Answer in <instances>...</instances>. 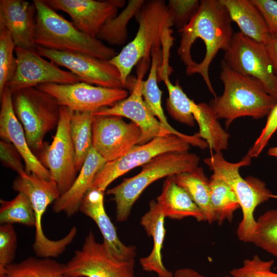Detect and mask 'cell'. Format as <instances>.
Wrapping results in <instances>:
<instances>
[{"instance_id": "1", "label": "cell", "mask_w": 277, "mask_h": 277, "mask_svg": "<svg viewBox=\"0 0 277 277\" xmlns=\"http://www.w3.org/2000/svg\"><path fill=\"white\" fill-rule=\"evenodd\" d=\"M229 12L221 0H201L189 23L179 30L181 37L177 54L186 73L200 74L210 92L215 94L209 68L220 50L226 51L234 34Z\"/></svg>"}, {"instance_id": "24", "label": "cell", "mask_w": 277, "mask_h": 277, "mask_svg": "<svg viewBox=\"0 0 277 277\" xmlns=\"http://www.w3.org/2000/svg\"><path fill=\"white\" fill-rule=\"evenodd\" d=\"M165 218L156 202L152 200L149 210L142 217L141 223L147 234L152 236L153 248L148 256L141 258L140 263L143 270L154 272L159 277H173L172 272L165 267L162 261L161 250L165 235Z\"/></svg>"}, {"instance_id": "17", "label": "cell", "mask_w": 277, "mask_h": 277, "mask_svg": "<svg viewBox=\"0 0 277 277\" xmlns=\"http://www.w3.org/2000/svg\"><path fill=\"white\" fill-rule=\"evenodd\" d=\"M15 54L16 69L13 77L6 86L12 93L44 84H68L81 82L73 73L45 60L36 51L16 47Z\"/></svg>"}, {"instance_id": "5", "label": "cell", "mask_w": 277, "mask_h": 277, "mask_svg": "<svg viewBox=\"0 0 277 277\" xmlns=\"http://www.w3.org/2000/svg\"><path fill=\"white\" fill-rule=\"evenodd\" d=\"M134 16L138 23L135 37L109 61L118 70L124 88L133 67L141 61L150 63L152 48L162 45L164 35L173 26L164 1H146Z\"/></svg>"}, {"instance_id": "39", "label": "cell", "mask_w": 277, "mask_h": 277, "mask_svg": "<svg viewBox=\"0 0 277 277\" xmlns=\"http://www.w3.org/2000/svg\"><path fill=\"white\" fill-rule=\"evenodd\" d=\"M17 247V236L12 224L0 226V274L13 263Z\"/></svg>"}, {"instance_id": "31", "label": "cell", "mask_w": 277, "mask_h": 277, "mask_svg": "<svg viewBox=\"0 0 277 277\" xmlns=\"http://www.w3.org/2000/svg\"><path fill=\"white\" fill-rule=\"evenodd\" d=\"M92 112H74L70 121V136L75 152V163L80 172L92 147Z\"/></svg>"}, {"instance_id": "36", "label": "cell", "mask_w": 277, "mask_h": 277, "mask_svg": "<svg viewBox=\"0 0 277 277\" xmlns=\"http://www.w3.org/2000/svg\"><path fill=\"white\" fill-rule=\"evenodd\" d=\"M15 45L7 29L0 26V95L13 77L17 67Z\"/></svg>"}, {"instance_id": "3", "label": "cell", "mask_w": 277, "mask_h": 277, "mask_svg": "<svg viewBox=\"0 0 277 277\" xmlns=\"http://www.w3.org/2000/svg\"><path fill=\"white\" fill-rule=\"evenodd\" d=\"M36 8L34 42L46 49L77 52L109 61L118 53L96 37L79 30L44 0H34Z\"/></svg>"}, {"instance_id": "35", "label": "cell", "mask_w": 277, "mask_h": 277, "mask_svg": "<svg viewBox=\"0 0 277 277\" xmlns=\"http://www.w3.org/2000/svg\"><path fill=\"white\" fill-rule=\"evenodd\" d=\"M252 243L277 258V209L266 211L256 220Z\"/></svg>"}, {"instance_id": "16", "label": "cell", "mask_w": 277, "mask_h": 277, "mask_svg": "<svg viewBox=\"0 0 277 277\" xmlns=\"http://www.w3.org/2000/svg\"><path fill=\"white\" fill-rule=\"evenodd\" d=\"M140 62L137 78L134 82L130 95L111 107L100 109L92 114L118 116L130 119L141 129V136L138 145H143L155 137L171 133L162 127L144 100L142 93L143 77L149 64Z\"/></svg>"}, {"instance_id": "6", "label": "cell", "mask_w": 277, "mask_h": 277, "mask_svg": "<svg viewBox=\"0 0 277 277\" xmlns=\"http://www.w3.org/2000/svg\"><path fill=\"white\" fill-rule=\"evenodd\" d=\"M199 161L196 154L188 152L164 153L142 166L136 175L107 190V194L112 195L115 203L116 220L121 222L128 219L133 204L149 185L164 177L193 171Z\"/></svg>"}, {"instance_id": "27", "label": "cell", "mask_w": 277, "mask_h": 277, "mask_svg": "<svg viewBox=\"0 0 277 277\" xmlns=\"http://www.w3.org/2000/svg\"><path fill=\"white\" fill-rule=\"evenodd\" d=\"M221 1L242 33L257 42L265 44L269 34L268 29L262 14L251 0Z\"/></svg>"}, {"instance_id": "8", "label": "cell", "mask_w": 277, "mask_h": 277, "mask_svg": "<svg viewBox=\"0 0 277 277\" xmlns=\"http://www.w3.org/2000/svg\"><path fill=\"white\" fill-rule=\"evenodd\" d=\"M13 108L34 154L43 147L46 134L56 128L60 108L56 100L37 87H29L12 93Z\"/></svg>"}, {"instance_id": "37", "label": "cell", "mask_w": 277, "mask_h": 277, "mask_svg": "<svg viewBox=\"0 0 277 277\" xmlns=\"http://www.w3.org/2000/svg\"><path fill=\"white\" fill-rule=\"evenodd\" d=\"M200 4L197 0H169L167 7L173 26L178 31L185 27L196 13Z\"/></svg>"}, {"instance_id": "20", "label": "cell", "mask_w": 277, "mask_h": 277, "mask_svg": "<svg viewBox=\"0 0 277 277\" xmlns=\"http://www.w3.org/2000/svg\"><path fill=\"white\" fill-rule=\"evenodd\" d=\"M36 8L24 0L0 1V26L8 30L16 47L36 51Z\"/></svg>"}, {"instance_id": "12", "label": "cell", "mask_w": 277, "mask_h": 277, "mask_svg": "<svg viewBox=\"0 0 277 277\" xmlns=\"http://www.w3.org/2000/svg\"><path fill=\"white\" fill-rule=\"evenodd\" d=\"M190 146L184 139L172 134L157 136L144 144L136 145L121 157L106 162L96 174L91 189L105 191L113 181L132 169L142 166L164 153L188 152Z\"/></svg>"}, {"instance_id": "7", "label": "cell", "mask_w": 277, "mask_h": 277, "mask_svg": "<svg viewBox=\"0 0 277 277\" xmlns=\"http://www.w3.org/2000/svg\"><path fill=\"white\" fill-rule=\"evenodd\" d=\"M12 187L15 191L26 194L32 204L35 217V232L32 247L36 256L42 258L58 256L73 241L77 229L75 226L72 227L64 237L55 241L48 239L43 232L42 217L48 206L61 195L56 182L26 172L17 175Z\"/></svg>"}, {"instance_id": "28", "label": "cell", "mask_w": 277, "mask_h": 277, "mask_svg": "<svg viewBox=\"0 0 277 277\" xmlns=\"http://www.w3.org/2000/svg\"><path fill=\"white\" fill-rule=\"evenodd\" d=\"M175 182L183 188L204 214L207 221L212 224L216 221L210 197V180L202 168L173 175Z\"/></svg>"}, {"instance_id": "18", "label": "cell", "mask_w": 277, "mask_h": 277, "mask_svg": "<svg viewBox=\"0 0 277 277\" xmlns=\"http://www.w3.org/2000/svg\"><path fill=\"white\" fill-rule=\"evenodd\" d=\"M51 8L67 13L81 31L94 37L102 27L117 15L125 1L44 0Z\"/></svg>"}, {"instance_id": "29", "label": "cell", "mask_w": 277, "mask_h": 277, "mask_svg": "<svg viewBox=\"0 0 277 277\" xmlns=\"http://www.w3.org/2000/svg\"><path fill=\"white\" fill-rule=\"evenodd\" d=\"M193 115L199 127L198 133L210 150L219 152L226 149L230 135L220 125L210 106L205 103H195Z\"/></svg>"}, {"instance_id": "33", "label": "cell", "mask_w": 277, "mask_h": 277, "mask_svg": "<svg viewBox=\"0 0 277 277\" xmlns=\"http://www.w3.org/2000/svg\"><path fill=\"white\" fill-rule=\"evenodd\" d=\"M146 1H129L126 7L114 18L107 22L101 28L96 38L112 45H122L127 39V25L135 16Z\"/></svg>"}, {"instance_id": "14", "label": "cell", "mask_w": 277, "mask_h": 277, "mask_svg": "<svg viewBox=\"0 0 277 277\" xmlns=\"http://www.w3.org/2000/svg\"><path fill=\"white\" fill-rule=\"evenodd\" d=\"M37 52L52 62L66 67L82 82L111 88H124L120 73L109 61L77 52L36 47Z\"/></svg>"}, {"instance_id": "11", "label": "cell", "mask_w": 277, "mask_h": 277, "mask_svg": "<svg viewBox=\"0 0 277 277\" xmlns=\"http://www.w3.org/2000/svg\"><path fill=\"white\" fill-rule=\"evenodd\" d=\"M223 60L235 72L258 80L277 101V77L264 44L241 31L234 33Z\"/></svg>"}, {"instance_id": "44", "label": "cell", "mask_w": 277, "mask_h": 277, "mask_svg": "<svg viewBox=\"0 0 277 277\" xmlns=\"http://www.w3.org/2000/svg\"><path fill=\"white\" fill-rule=\"evenodd\" d=\"M173 277H205L204 275L199 273L195 270L188 268H184L177 269L173 274ZM225 277H232L226 276Z\"/></svg>"}, {"instance_id": "41", "label": "cell", "mask_w": 277, "mask_h": 277, "mask_svg": "<svg viewBox=\"0 0 277 277\" xmlns=\"http://www.w3.org/2000/svg\"><path fill=\"white\" fill-rule=\"evenodd\" d=\"M0 160L3 166L12 169L18 175L26 172L25 167L22 164L21 155L9 142L4 140L0 141Z\"/></svg>"}, {"instance_id": "40", "label": "cell", "mask_w": 277, "mask_h": 277, "mask_svg": "<svg viewBox=\"0 0 277 277\" xmlns=\"http://www.w3.org/2000/svg\"><path fill=\"white\" fill-rule=\"evenodd\" d=\"M276 130L277 103L267 115L266 125L260 135L252 146L250 148L246 155L251 159L257 157L267 145L269 140Z\"/></svg>"}, {"instance_id": "22", "label": "cell", "mask_w": 277, "mask_h": 277, "mask_svg": "<svg viewBox=\"0 0 277 277\" xmlns=\"http://www.w3.org/2000/svg\"><path fill=\"white\" fill-rule=\"evenodd\" d=\"M106 163L92 147L71 186L53 203V211L57 213L64 212L68 217L79 211L81 202L91 188L96 174Z\"/></svg>"}, {"instance_id": "34", "label": "cell", "mask_w": 277, "mask_h": 277, "mask_svg": "<svg viewBox=\"0 0 277 277\" xmlns=\"http://www.w3.org/2000/svg\"><path fill=\"white\" fill-rule=\"evenodd\" d=\"M0 223L20 224L28 227H35V217L32 204L28 196L18 192L11 200H0Z\"/></svg>"}, {"instance_id": "9", "label": "cell", "mask_w": 277, "mask_h": 277, "mask_svg": "<svg viewBox=\"0 0 277 277\" xmlns=\"http://www.w3.org/2000/svg\"><path fill=\"white\" fill-rule=\"evenodd\" d=\"M60 119L53 141L44 143L35 156L50 174V179L56 182L61 195L71 186L77 175L75 152L70 136V125L73 111L60 106Z\"/></svg>"}, {"instance_id": "43", "label": "cell", "mask_w": 277, "mask_h": 277, "mask_svg": "<svg viewBox=\"0 0 277 277\" xmlns=\"http://www.w3.org/2000/svg\"><path fill=\"white\" fill-rule=\"evenodd\" d=\"M264 45L277 77V38L269 34Z\"/></svg>"}, {"instance_id": "38", "label": "cell", "mask_w": 277, "mask_h": 277, "mask_svg": "<svg viewBox=\"0 0 277 277\" xmlns=\"http://www.w3.org/2000/svg\"><path fill=\"white\" fill-rule=\"evenodd\" d=\"M273 260L264 261L258 255L251 259H245L242 267L230 271L232 277H277V273L271 271Z\"/></svg>"}, {"instance_id": "23", "label": "cell", "mask_w": 277, "mask_h": 277, "mask_svg": "<svg viewBox=\"0 0 277 277\" xmlns=\"http://www.w3.org/2000/svg\"><path fill=\"white\" fill-rule=\"evenodd\" d=\"M161 46H154L151 51L150 70L146 81H143L142 93L144 100L153 115L159 119L162 127L170 133L185 140L190 145L205 149L207 144L199 133L194 135L183 134L174 129L168 122L162 107V91L158 85V71L161 63Z\"/></svg>"}, {"instance_id": "26", "label": "cell", "mask_w": 277, "mask_h": 277, "mask_svg": "<svg viewBox=\"0 0 277 277\" xmlns=\"http://www.w3.org/2000/svg\"><path fill=\"white\" fill-rule=\"evenodd\" d=\"M162 63L158 71V80H163L167 88L169 97L166 100V106L169 114L177 121L191 127L195 125L193 115L195 102L186 94L177 80L173 84L169 75L172 68L169 64L170 50H163Z\"/></svg>"}, {"instance_id": "19", "label": "cell", "mask_w": 277, "mask_h": 277, "mask_svg": "<svg viewBox=\"0 0 277 277\" xmlns=\"http://www.w3.org/2000/svg\"><path fill=\"white\" fill-rule=\"evenodd\" d=\"M12 93L6 86L1 98L0 136L2 140L11 143L21 155L26 172L39 177L51 180L50 174L37 159L30 149L24 128L14 113L12 105Z\"/></svg>"}, {"instance_id": "10", "label": "cell", "mask_w": 277, "mask_h": 277, "mask_svg": "<svg viewBox=\"0 0 277 277\" xmlns=\"http://www.w3.org/2000/svg\"><path fill=\"white\" fill-rule=\"evenodd\" d=\"M134 266V259H117L104 242H97L90 232L81 249L75 250L65 264V272L72 277H136Z\"/></svg>"}, {"instance_id": "25", "label": "cell", "mask_w": 277, "mask_h": 277, "mask_svg": "<svg viewBox=\"0 0 277 277\" xmlns=\"http://www.w3.org/2000/svg\"><path fill=\"white\" fill-rule=\"evenodd\" d=\"M156 202L165 217L181 220L192 217L198 222L207 221L203 212L187 192L175 182L173 175L167 177Z\"/></svg>"}, {"instance_id": "42", "label": "cell", "mask_w": 277, "mask_h": 277, "mask_svg": "<svg viewBox=\"0 0 277 277\" xmlns=\"http://www.w3.org/2000/svg\"><path fill=\"white\" fill-rule=\"evenodd\" d=\"M262 14L269 33L277 38V1L251 0Z\"/></svg>"}, {"instance_id": "13", "label": "cell", "mask_w": 277, "mask_h": 277, "mask_svg": "<svg viewBox=\"0 0 277 277\" xmlns=\"http://www.w3.org/2000/svg\"><path fill=\"white\" fill-rule=\"evenodd\" d=\"M36 87L52 95L60 106H65L73 112L93 113L103 107L114 105L128 94L124 88L94 86L82 82L44 84Z\"/></svg>"}, {"instance_id": "4", "label": "cell", "mask_w": 277, "mask_h": 277, "mask_svg": "<svg viewBox=\"0 0 277 277\" xmlns=\"http://www.w3.org/2000/svg\"><path fill=\"white\" fill-rule=\"evenodd\" d=\"M251 159L245 155L236 163L226 160L222 152H215L204 159V162L213 171L212 175L226 182L235 193L242 209L243 217L236 230L238 239L245 243H252L256 221L254 213L256 208L270 199H276L259 178L252 176L244 179L239 169L250 164Z\"/></svg>"}, {"instance_id": "30", "label": "cell", "mask_w": 277, "mask_h": 277, "mask_svg": "<svg viewBox=\"0 0 277 277\" xmlns=\"http://www.w3.org/2000/svg\"><path fill=\"white\" fill-rule=\"evenodd\" d=\"M0 277H72L66 274L65 264L54 258L29 257L7 266Z\"/></svg>"}, {"instance_id": "2", "label": "cell", "mask_w": 277, "mask_h": 277, "mask_svg": "<svg viewBox=\"0 0 277 277\" xmlns=\"http://www.w3.org/2000/svg\"><path fill=\"white\" fill-rule=\"evenodd\" d=\"M221 67L224 91L209 105L217 119H224L228 127L240 117L258 119L268 115L277 101L266 92L263 85L252 77L235 72L223 60Z\"/></svg>"}, {"instance_id": "15", "label": "cell", "mask_w": 277, "mask_h": 277, "mask_svg": "<svg viewBox=\"0 0 277 277\" xmlns=\"http://www.w3.org/2000/svg\"><path fill=\"white\" fill-rule=\"evenodd\" d=\"M141 136L140 128L132 122H125L122 117L93 115L92 147L106 162L123 156L138 145Z\"/></svg>"}, {"instance_id": "45", "label": "cell", "mask_w": 277, "mask_h": 277, "mask_svg": "<svg viewBox=\"0 0 277 277\" xmlns=\"http://www.w3.org/2000/svg\"><path fill=\"white\" fill-rule=\"evenodd\" d=\"M268 154L277 157V146L269 148L268 151Z\"/></svg>"}, {"instance_id": "32", "label": "cell", "mask_w": 277, "mask_h": 277, "mask_svg": "<svg viewBox=\"0 0 277 277\" xmlns=\"http://www.w3.org/2000/svg\"><path fill=\"white\" fill-rule=\"evenodd\" d=\"M212 209L219 225L225 220L231 222L235 211L240 208L238 199L231 187L223 180L211 175L209 182Z\"/></svg>"}, {"instance_id": "21", "label": "cell", "mask_w": 277, "mask_h": 277, "mask_svg": "<svg viewBox=\"0 0 277 277\" xmlns=\"http://www.w3.org/2000/svg\"><path fill=\"white\" fill-rule=\"evenodd\" d=\"M105 191L90 189L84 197L79 211L93 220L103 236V242L117 259H134L136 248L124 245L119 239L116 229L107 214L104 205Z\"/></svg>"}]
</instances>
